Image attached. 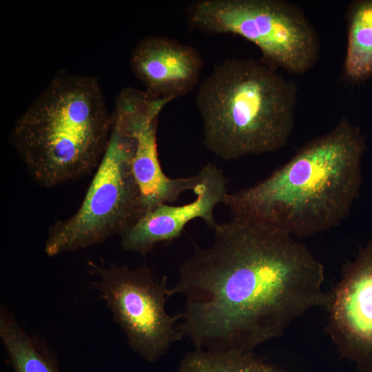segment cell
I'll return each instance as SVG.
<instances>
[{"mask_svg": "<svg viewBox=\"0 0 372 372\" xmlns=\"http://www.w3.org/2000/svg\"><path fill=\"white\" fill-rule=\"evenodd\" d=\"M214 230L211 245H195L170 287L185 298L180 328L194 348L253 353L326 307L324 266L296 238L238 216Z\"/></svg>", "mask_w": 372, "mask_h": 372, "instance_id": "obj_1", "label": "cell"}, {"mask_svg": "<svg viewBox=\"0 0 372 372\" xmlns=\"http://www.w3.org/2000/svg\"><path fill=\"white\" fill-rule=\"evenodd\" d=\"M365 136L342 118L257 184L227 195L232 216L272 225L295 238L340 225L358 197Z\"/></svg>", "mask_w": 372, "mask_h": 372, "instance_id": "obj_2", "label": "cell"}, {"mask_svg": "<svg viewBox=\"0 0 372 372\" xmlns=\"http://www.w3.org/2000/svg\"><path fill=\"white\" fill-rule=\"evenodd\" d=\"M112 126L98 80L62 72L17 121L10 141L33 179L53 187L99 165Z\"/></svg>", "mask_w": 372, "mask_h": 372, "instance_id": "obj_3", "label": "cell"}, {"mask_svg": "<svg viewBox=\"0 0 372 372\" xmlns=\"http://www.w3.org/2000/svg\"><path fill=\"white\" fill-rule=\"evenodd\" d=\"M297 92L293 81L262 60L226 59L196 94L205 147L225 161L284 147L293 128Z\"/></svg>", "mask_w": 372, "mask_h": 372, "instance_id": "obj_4", "label": "cell"}, {"mask_svg": "<svg viewBox=\"0 0 372 372\" xmlns=\"http://www.w3.org/2000/svg\"><path fill=\"white\" fill-rule=\"evenodd\" d=\"M135 138L116 120L108 145L79 209L48 230L44 251L49 256L102 243L121 235L144 215L133 174Z\"/></svg>", "mask_w": 372, "mask_h": 372, "instance_id": "obj_5", "label": "cell"}, {"mask_svg": "<svg viewBox=\"0 0 372 372\" xmlns=\"http://www.w3.org/2000/svg\"><path fill=\"white\" fill-rule=\"evenodd\" d=\"M188 19L209 34H233L254 43L262 61L276 69L300 74L320 54L318 35L302 10L282 0H199Z\"/></svg>", "mask_w": 372, "mask_h": 372, "instance_id": "obj_6", "label": "cell"}, {"mask_svg": "<svg viewBox=\"0 0 372 372\" xmlns=\"http://www.w3.org/2000/svg\"><path fill=\"white\" fill-rule=\"evenodd\" d=\"M89 266L101 297L140 357L155 362L185 337L178 322L181 314L166 310L172 296L166 276L158 278L146 265L131 269L90 262Z\"/></svg>", "mask_w": 372, "mask_h": 372, "instance_id": "obj_7", "label": "cell"}, {"mask_svg": "<svg viewBox=\"0 0 372 372\" xmlns=\"http://www.w3.org/2000/svg\"><path fill=\"white\" fill-rule=\"evenodd\" d=\"M170 101L127 87L118 95L112 114L136 141L132 167L144 214L161 205L172 203L185 191L194 192L200 180L198 173L186 178H169L161 166L156 141L158 115Z\"/></svg>", "mask_w": 372, "mask_h": 372, "instance_id": "obj_8", "label": "cell"}, {"mask_svg": "<svg viewBox=\"0 0 372 372\" xmlns=\"http://www.w3.org/2000/svg\"><path fill=\"white\" fill-rule=\"evenodd\" d=\"M325 308L327 332L338 352L372 372V240L344 266Z\"/></svg>", "mask_w": 372, "mask_h": 372, "instance_id": "obj_9", "label": "cell"}, {"mask_svg": "<svg viewBox=\"0 0 372 372\" xmlns=\"http://www.w3.org/2000/svg\"><path fill=\"white\" fill-rule=\"evenodd\" d=\"M198 174L200 180L194 190L196 199L182 205L163 204L144 214L120 236L125 250L145 254L157 243L178 238L195 218L203 219L214 229L217 227L214 210L225 203L227 180L222 170L211 163L204 165Z\"/></svg>", "mask_w": 372, "mask_h": 372, "instance_id": "obj_10", "label": "cell"}, {"mask_svg": "<svg viewBox=\"0 0 372 372\" xmlns=\"http://www.w3.org/2000/svg\"><path fill=\"white\" fill-rule=\"evenodd\" d=\"M130 64L149 95L172 101L196 87L203 60L192 46L166 37L151 35L134 48Z\"/></svg>", "mask_w": 372, "mask_h": 372, "instance_id": "obj_11", "label": "cell"}, {"mask_svg": "<svg viewBox=\"0 0 372 372\" xmlns=\"http://www.w3.org/2000/svg\"><path fill=\"white\" fill-rule=\"evenodd\" d=\"M347 46L343 68L352 82L372 74V0L352 1L347 10Z\"/></svg>", "mask_w": 372, "mask_h": 372, "instance_id": "obj_12", "label": "cell"}, {"mask_svg": "<svg viewBox=\"0 0 372 372\" xmlns=\"http://www.w3.org/2000/svg\"><path fill=\"white\" fill-rule=\"evenodd\" d=\"M0 338L14 372H60L48 349L28 335L4 306L0 309Z\"/></svg>", "mask_w": 372, "mask_h": 372, "instance_id": "obj_13", "label": "cell"}, {"mask_svg": "<svg viewBox=\"0 0 372 372\" xmlns=\"http://www.w3.org/2000/svg\"><path fill=\"white\" fill-rule=\"evenodd\" d=\"M177 372H287L253 353L196 349L185 354Z\"/></svg>", "mask_w": 372, "mask_h": 372, "instance_id": "obj_14", "label": "cell"}]
</instances>
